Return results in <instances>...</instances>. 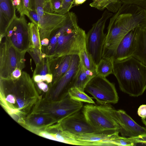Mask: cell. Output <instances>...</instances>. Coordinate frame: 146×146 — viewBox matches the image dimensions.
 Segmentation results:
<instances>
[{
  "instance_id": "3",
  "label": "cell",
  "mask_w": 146,
  "mask_h": 146,
  "mask_svg": "<svg viewBox=\"0 0 146 146\" xmlns=\"http://www.w3.org/2000/svg\"><path fill=\"white\" fill-rule=\"evenodd\" d=\"M138 26L146 27V10L135 5L123 3L110 19L108 38L118 44L128 33Z\"/></svg>"
},
{
  "instance_id": "41",
  "label": "cell",
  "mask_w": 146,
  "mask_h": 146,
  "mask_svg": "<svg viewBox=\"0 0 146 146\" xmlns=\"http://www.w3.org/2000/svg\"><path fill=\"white\" fill-rule=\"evenodd\" d=\"M145 78H146V76H145Z\"/></svg>"
},
{
  "instance_id": "4",
  "label": "cell",
  "mask_w": 146,
  "mask_h": 146,
  "mask_svg": "<svg viewBox=\"0 0 146 146\" xmlns=\"http://www.w3.org/2000/svg\"><path fill=\"white\" fill-rule=\"evenodd\" d=\"M32 9L38 15L40 41L48 38L53 30L62 25L66 18L65 14L53 13L47 0H32Z\"/></svg>"
},
{
  "instance_id": "15",
  "label": "cell",
  "mask_w": 146,
  "mask_h": 146,
  "mask_svg": "<svg viewBox=\"0 0 146 146\" xmlns=\"http://www.w3.org/2000/svg\"><path fill=\"white\" fill-rule=\"evenodd\" d=\"M72 55L49 58L48 59L50 73L53 76L52 86L55 83L65 74L70 64Z\"/></svg>"
},
{
  "instance_id": "6",
  "label": "cell",
  "mask_w": 146,
  "mask_h": 146,
  "mask_svg": "<svg viewBox=\"0 0 146 146\" xmlns=\"http://www.w3.org/2000/svg\"><path fill=\"white\" fill-rule=\"evenodd\" d=\"M4 38L0 39V76L8 79L16 69L22 70L25 68L26 52H19Z\"/></svg>"
},
{
  "instance_id": "2",
  "label": "cell",
  "mask_w": 146,
  "mask_h": 146,
  "mask_svg": "<svg viewBox=\"0 0 146 146\" xmlns=\"http://www.w3.org/2000/svg\"><path fill=\"white\" fill-rule=\"evenodd\" d=\"M113 74L120 90L130 96L142 95L146 90V66L132 56L121 60H113Z\"/></svg>"
},
{
  "instance_id": "32",
  "label": "cell",
  "mask_w": 146,
  "mask_h": 146,
  "mask_svg": "<svg viewBox=\"0 0 146 146\" xmlns=\"http://www.w3.org/2000/svg\"><path fill=\"white\" fill-rule=\"evenodd\" d=\"M30 20L37 27L38 24V15L36 11L33 9L29 11L26 15Z\"/></svg>"
},
{
  "instance_id": "20",
  "label": "cell",
  "mask_w": 146,
  "mask_h": 146,
  "mask_svg": "<svg viewBox=\"0 0 146 146\" xmlns=\"http://www.w3.org/2000/svg\"><path fill=\"white\" fill-rule=\"evenodd\" d=\"M113 57L102 58L97 65L96 75L106 78L113 74Z\"/></svg>"
},
{
  "instance_id": "37",
  "label": "cell",
  "mask_w": 146,
  "mask_h": 146,
  "mask_svg": "<svg viewBox=\"0 0 146 146\" xmlns=\"http://www.w3.org/2000/svg\"><path fill=\"white\" fill-rule=\"evenodd\" d=\"M34 122L36 124L39 125H41L44 123L45 119L41 116H38L35 117L33 119Z\"/></svg>"
},
{
  "instance_id": "25",
  "label": "cell",
  "mask_w": 146,
  "mask_h": 146,
  "mask_svg": "<svg viewBox=\"0 0 146 146\" xmlns=\"http://www.w3.org/2000/svg\"><path fill=\"white\" fill-rule=\"evenodd\" d=\"M48 74H50L48 57L44 58L41 62L36 66L33 75H45Z\"/></svg>"
},
{
  "instance_id": "22",
  "label": "cell",
  "mask_w": 146,
  "mask_h": 146,
  "mask_svg": "<svg viewBox=\"0 0 146 146\" xmlns=\"http://www.w3.org/2000/svg\"><path fill=\"white\" fill-rule=\"evenodd\" d=\"M28 25L31 41L30 47L35 48L42 51L40 34L38 27L32 22L28 23Z\"/></svg>"
},
{
  "instance_id": "5",
  "label": "cell",
  "mask_w": 146,
  "mask_h": 146,
  "mask_svg": "<svg viewBox=\"0 0 146 146\" xmlns=\"http://www.w3.org/2000/svg\"><path fill=\"white\" fill-rule=\"evenodd\" d=\"M112 15V13L105 10L86 34V49L96 65L102 58L106 35L104 31L105 24L107 20Z\"/></svg>"
},
{
  "instance_id": "11",
  "label": "cell",
  "mask_w": 146,
  "mask_h": 146,
  "mask_svg": "<svg viewBox=\"0 0 146 146\" xmlns=\"http://www.w3.org/2000/svg\"><path fill=\"white\" fill-rule=\"evenodd\" d=\"M104 105L119 125V132L122 137H132L146 133V127L139 125L124 110H116L108 104Z\"/></svg>"
},
{
  "instance_id": "9",
  "label": "cell",
  "mask_w": 146,
  "mask_h": 146,
  "mask_svg": "<svg viewBox=\"0 0 146 146\" xmlns=\"http://www.w3.org/2000/svg\"><path fill=\"white\" fill-rule=\"evenodd\" d=\"M87 121L96 131H118L119 125L104 107L100 106L87 104L82 110Z\"/></svg>"
},
{
  "instance_id": "33",
  "label": "cell",
  "mask_w": 146,
  "mask_h": 146,
  "mask_svg": "<svg viewBox=\"0 0 146 146\" xmlns=\"http://www.w3.org/2000/svg\"><path fill=\"white\" fill-rule=\"evenodd\" d=\"M137 113L141 118H146V104L141 105L138 109Z\"/></svg>"
},
{
  "instance_id": "14",
  "label": "cell",
  "mask_w": 146,
  "mask_h": 146,
  "mask_svg": "<svg viewBox=\"0 0 146 146\" xmlns=\"http://www.w3.org/2000/svg\"><path fill=\"white\" fill-rule=\"evenodd\" d=\"M137 28L131 30L122 39L117 48L113 60H121L132 56Z\"/></svg>"
},
{
  "instance_id": "38",
  "label": "cell",
  "mask_w": 146,
  "mask_h": 146,
  "mask_svg": "<svg viewBox=\"0 0 146 146\" xmlns=\"http://www.w3.org/2000/svg\"><path fill=\"white\" fill-rule=\"evenodd\" d=\"M33 79L35 82H38L42 81V76L40 75H33Z\"/></svg>"
},
{
  "instance_id": "8",
  "label": "cell",
  "mask_w": 146,
  "mask_h": 146,
  "mask_svg": "<svg viewBox=\"0 0 146 146\" xmlns=\"http://www.w3.org/2000/svg\"><path fill=\"white\" fill-rule=\"evenodd\" d=\"M84 91L102 105L115 104L119 100L115 84L106 78L96 75L87 84Z\"/></svg>"
},
{
  "instance_id": "7",
  "label": "cell",
  "mask_w": 146,
  "mask_h": 146,
  "mask_svg": "<svg viewBox=\"0 0 146 146\" xmlns=\"http://www.w3.org/2000/svg\"><path fill=\"white\" fill-rule=\"evenodd\" d=\"M4 36L20 52H26L31 44L28 23L24 15L16 16L7 28Z\"/></svg>"
},
{
  "instance_id": "16",
  "label": "cell",
  "mask_w": 146,
  "mask_h": 146,
  "mask_svg": "<svg viewBox=\"0 0 146 146\" xmlns=\"http://www.w3.org/2000/svg\"><path fill=\"white\" fill-rule=\"evenodd\" d=\"M13 0H0V38L16 16Z\"/></svg>"
},
{
  "instance_id": "1",
  "label": "cell",
  "mask_w": 146,
  "mask_h": 146,
  "mask_svg": "<svg viewBox=\"0 0 146 146\" xmlns=\"http://www.w3.org/2000/svg\"><path fill=\"white\" fill-rule=\"evenodd\" d=\"M65 15L62 25L51 32L48 45L41 49L47 57L79 54L86 49V34L78 25L76 14L69 12Z\"/></svg>"
},
{
  "instance_id": "23",
  "label": "cell",
  "mask_w": 146,
  "mask_h": 146,
  "mask_svg": "<svg viewBox=\"0 0 146 146\" xmlns=\"http://www.w3.org/2000/svg\"><path fill=\"white\" fill-rule=\"evenodd\" d=\"M81 64L86 69L92 71H96L97 65L86 49L82 51L78 54Z\"/></svg>"
},
{
  "instance_id": "34",
  "label": "cell",
  "mask_w": 146,
  "mask_h": 146,
  "mask_svg": "<svg viewBox=\"0 0 146 146\" xmlns=\"http://www.w3.org/2000/svg\"><path fill=\"white\" fill-rule=\"evenodd\" d=\"M22 70L19 68H17L12 73L10 79H16L19 78L21 76Z\"/></svg>"
},
{
  "instance_id": "18",
  "label": "cell",
  "mask_w": 146,
  "mask_h": 146,
  "mask_svg": "<svg viewBox=\"0 0 146 146\" xmlns=\"http://www.w3.org/2000/svg\"><path fill=\"white\" fill-rule=\"evenodd\" d=\"M96 75V71H92L85 68L81 64L76 75L73 87L84 91L88 82Z\"/></svg>"
},
{
  "instance_id": "13",
  "label": "cell",
  "mask_w": 146,
  "mask_h": 146,
  "mask_svg": "<svg viewBox=\"0 0 146 146\" xmlns=\"http://www.w3.org/2000/svg\"><path fill=\"white\" fill-rule=\"evenodd\" d=\"M63 131L78 135L96 131L80 111L66 117L59 123Z\"/></svg>"
},
{
  "instance_id": "42",
  "label": "cell",
  "mask_w": 146,
  "mask_h": 146,
  "mask_svg": "<svg viewBox=\"0 0 146 146\" xmlns=\"http://www.w3.org/2000/svg\"><path fill=\"white\" fill-rule=\"evenodd\" d=\"M49 0V1L50 0Z\"/></svg>"
},
{
  "instance_id": "24",
  "label": "cell",
  "mask_w": 146,
  "mask_h": 146,
  "mask_svg": "<svg viewBox=\"0 0 146 146\" xmlns=\"http://www.w3.org/2000/svg\"><path fill=\"white\" fill-rule=\"evenodd\" d=\"M32 0H14V3L17 11L20 15H27L32 9Z\"/></svg>"
},
{
  "instance_id": "40",
  "label": "cell",
  "mask_w": 146,
  "mask_h": 146,
  "mask_svg": "<svg viewBox=\"0 0 146 146\" xmlns=\"http://www.w3.org/2000/svg\"><path fill=\"white\" fill-rule=\"evenodd\" d=\"M141 121L145 125L146 127V118H141Z\"/></svg>"
},
{
  "instance_id": "36",
  "label": "cell",
  "mask_w": 146,
  "mask_h": 146,
  "mask_svg": "<svg viewBox=\"0 0 146 146\" xmlns=\"http://www.w3.org/2000/svg\"><path fill=\"white\" fill-rule=\"evenodd\" d=\"M42 76V81H46L47 83H51L52 82L53 76L51 74H48Z\"/></svg>"
},
{
  "instance_id": "21",
  "label": "cell",
  "mask_w": 146,
  "mask_h": 146,
  "mask_svg": "<svg viewBox=\"0 0 146 146\" xmlns=\"http://www.w3.org/2000/svg\"><path fill=\"white\" fill-rule=\"evenodd\" d=\"M68 95L72 99L76 101L92 104H95L92 98L86 94L84 91L76 87H72L70 89Z\"/></svg>"
},
{
  "instance_id": "10",
  "label": "cell",
  "mask_w": 146,
  "mask_h": 146,
  "mask_svg": "<svg viewBox=\"0 0 146 146\" xmlns=\"http://www.w3.org/2000/svg\"><path fill=\"white\" fill-rule=\"evenodd\" d=\"M118 131L109 130L76 135L67 132V144L82 146H113L112 140Z\"/></svg>"
},
{
  "instance_id": "29",
  "label": "cell",
  "mask_w": 146,
  "mask_h": 146,
  "mask_svg": "<svg viewBox=\"0 0 146 146\" xmlns=\"http://www.w3.org/2000/svg\"><path fill=\"white\" fill-rule=\"evenodd\" d=\"M123 3L135 5L146 10V0H121Z\"/></svg>"
},
{
  "instance_id": "26",
  "label": "cell",
  "mask_w": 146,
  "mask_h": 146,
  "mask_svg": "<svg viewBox=\"0 0 146 146\" xmlns=\"http://www.w3.org/2000/svg\"><path fill=\"white\" fill-rule=\"evenodd\" d=\"M27 52L31 56L36 66L41 62L44 58L47 57L46 55L43 53L41 50L35 48L30 47Z\"/></svg>"
},
{
  "instance_id": "19",
  "label": "cell",
  "mask_w": 146,
  "mask_h": 146,
  "mask_svg": "<svg viewBox=\"0 0 146 146\" xmlns=\"http://www.w3.org/2000/svg\"><path fill=\"white\" fill-rule=\"evenodd\" d=\"M123 4L121 0H93L90 5L99 10L106 9L110 11L116 13Z\"/></svg>"
},
{
  "instance_id": "28",
  "label": "cell",
  "mask_w": 146,
  "mask_h": 146,
  "mask_svg": "<svg viewBox=\"0 0 146 146\" xmlns=\"http://www.w3.org/2000/svg\"><path fill=\"white\" fill-rule=\"evenodd\" d=\"M74 0H62L60 8L58 13L65 15L69 12L73 7Z\"/></svg>"
},
{
  "instance_id": "12",
  "label": "cell",
  "mask_w": 146,
  "mask_h": 146,
  "mask_svg": "<svg viewBox=\"0 0 146 146\" xmlns=\"http://www.w3.org/2000/svg\"><path fill=\"white\" fill-rule=\"evenodd\" d=\"M78 54L72 55L69 67L64 75L55 83L54 86V96L60 100L68 95L70 89L73 87L76 75L81 66Z\"/></svg>"
},
{
  "instance_id": "39",
  "label": "cell",
  "mask_w": 146,
  "mask_h": 146,
  "mask_svg": "<svg viewBox=\"0 0 146 146\" xmlns=\"http://www.w3.org/2000/svg\"><path fill=\"white\" fill-rule=\"evenodd\" d=\"M87 0H74L73 6L81 5Z\"/></svg>"
},
{
  "instance_id": "31",
  "label": "cell",
  "mask_w": 146,
  "mask_h": 146,
  "mask_svg": "<svg viewBox=\"0 0 146 146\" xmlns=\"http://www.w3.org/2000/svg\"><path fill=\"white\" fill-rule=\"evenodd\" d=\"M129 138L132 142L136 144L139 143L146 145V133L137 136Z\"/></svg>"
},
{
  "instance_id": "30",
  "label": "cell",
  "mask_w": 146,
  "mask_h": 146,
  "mask_svg": "<svg viewBox=\"0 0 146 146\" xmlns=\"http://www.w3.org/2000/svg\"><path fill=\"white\" fill-rule=\"evenodd\" d=\"M49 2L53 12L58 13L61 6L62 0H50Z\"/></svg>"
},
{
  "instance_id": "35",
  "label": "cell",
  "mask_w": 146,
  "mask_h": 146,
  "mask_svg": "<svg viewBox=\"0 0 146 146\" xmlns=\"http://www.w3.org/2000/svg\"><path fill=\"white\" fill-rule=\"evenodd\" d=\"M37 84L38 88L44 92L47 91L48 89V85L43 81L38 82H35Z\"/></svg>"
},
{
  "instance_id": "17",
  "label": "cell",
  "mask_w": 146,
  "mask_h": 146,
  "mask_svg": "<svg viewBox=\"0 0 146 146\" xmlns=\"http://www.w3.org/2000/svg\"><path fill=\"white\" fill-rule=\"evenodd\" d=\"M132 56L146 66V27H138Z\"/></svg>"
},
{
  "instance_id": "27",
  "label": "cell",
  "mask_w": 146,
  "mask_h": 146,
  "mask_svg": "<svg viewBox=\"0 0 146 146\" xmlns=\"http://www.w3.org/2000/svg\"><path fill=\"white\" fill-rule=\"evenodd\" d=\"M113 146H128L135 145L136 144L132 142L129 137L120 136L119 135L115 136L112 140Z\"/></svg>"
}]
</instances>
